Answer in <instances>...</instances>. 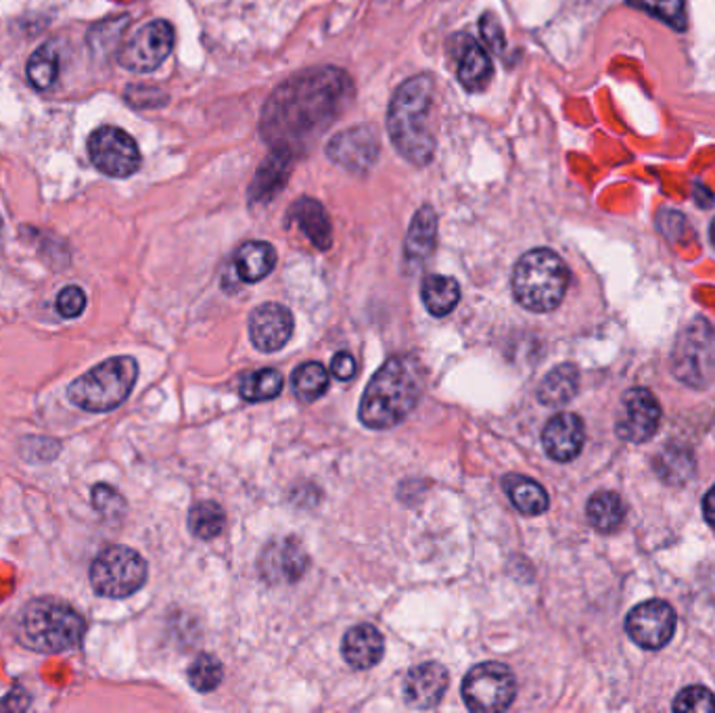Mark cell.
<instances>
[{
  "label": "cell",
  "mask_w": 715,
  "mask_h": 713,
  "mask_svg": "<svg viewBox=\"0 0 715 713\" xmlns=\"http://www.w3.org/2000/svg\"><path fill=\"white\" fill-rule=\"evenodd\" d=\"M434 103V78L419 73L406 80L391 97L387 130L401 157L415 166H427L434 159L436 140L427 130V118Z\"/></svg>",
  "instance_id": "obj_3"
},
{
  "label": "cell",
  "mask_w": 715,
  "mask_h": 713,
  "mask_svg": "<svg viewBox=\"0 0 715 713\" xmlns=\"http://www.w3.org/2000/svg\"><path fill=\"white\" fill-rule=\"evenodd\" d=\"M657 469L665 482H688L693 473V458L686 450L669 448L663 453V461H657Z\"/></svg>",
  "instance_id": "obj_35"
},
{
  "label": "cell",
  "mask_w": 715,
  "mask_h": 713,
  "mask_svg": "<svg viewBox=\"0 0 715 713\" xmlns=\"http://www.w3.org/2000/svg\"><path fill=\"white\" fill-rule=\"evenodd\" d=\"M225 522H227V517H225L222 506L211 503V501L197 503L189 511V529L195 538H218L225 529Z\"/></svg>",
  "instance_id": "obj_31"
},
{
  "label": "cell",
  "mask_w": 715,
  "mask_h": 713,
  "mask_svg": "<svg viewBox=\"0 0 715 713\" xmlns=\"http://www.w3.org/2000/svg\"><path fill=\"white\" fill-rule=\"evenodd\" d=\"M659 420L662 406L657 398L645 387H634L624 396L622 415L615 423V432L626 442L643 444L657 434Z\"/></svg>",
  "instance_id": "obj_13"
},
{
  "label": "cell",
  "mask_w": 715,
  "mask_h": 713,
  "mask_svg": "<svg viewBox=\"0 0 715 713\" xmlns=\"http://www.w3.org/2000/svg\"><path fill=\"white\" fill-rule=\"evenodd\" d=\"M137 379L139 365L135 358H107L106 363L92 366L82 377L70 383L68 398L73 406L87 413H109L126 402Z\"/></svg>",
  "instance_id": "obj_6"
},
{
  "label": "cell",
  "mask_w": 715,
  "mask_h": 713,
  "mask_svg": "<svg viewBox=\"0 0 715 713\" xmlns=\"http://www.w3.org/2000/svg\"><path fill=\"white\" fill-rule=\"evenodd\" d=\"M437 237V216L434 208L423 206L417 211V216L413 218V225L408 228L406 235V260L410 264H419V261L427 260L436 247Z\"/></svg>",
  "instance_id": "obj_23"
},
{
  "label": "cell",
  "mask_w": 715,
  "mask_h": 713,
  "mask_svg": "<svg viewBox=\"0 0 715 713\" xmlns=\"http://www.w3.org/2000/svg\"><path fill=\"white\" fill-rule=\"evenodd\" d=\"M222 679H225V667H222L220 660L211 653L197 655L189 667V682H191L192 689L199 693L216 691Z\"/></svg>",
  "instance_id": "obj_33"
},
{
  "label": "cell",
  "mask_w": 715,
  "mask_h": 713,
  "mask_svg": "<svg viewBox=\"0 0 715 713\" xmlns=\"http://www.w3.org/2000/svg\"><path fill=\"white\" fill-rule=\"evenodd\" d=\"M289 168H291V154L285 151H272V156L268 157L260 166L258 175L251 182V191H249V199L256 204H266L270 201L275 195H279L289 178Z\"/></svg>",
  "instance_id": "obj_21"
},
{
  "label": "cell",
  "mask_w": 715,
  "mask_h": 713,
  "mask_svg": "<svg viewBox=\"0 0 715 713\" xmlns=\"http://www.w3.org/2000/svg\"><path fill=\"white\" fill-rule=\"evenodd\" d=\"M379 137L370 126H354L337 135L327 147V156L349 172H367L379 157Z\"/></svg>",
  "instance_id": "obj_14"
},
{
  "label": "cell",
  "mask_w": 715,
  "mask_h": 713,
  "mask_svg": "<svg viewBox=\"0 0 715 713\" xmlns=\"http://www.w3.org/2000/svg\"><path fill=\"white\" fill-rule=\"evenodd\" d=\"M92 506L103 517H116V515H122L126 501L116 487L97 484L92 487Z\"/></svg>",
  "instance_id": "obj_37"
},
{
  "label": "cell",
  "mask_w": 715,
  "mask_h": 713,
  "mask_svg": "<svg viewBox=\"0 0 715 713\" xmlns=\"http://www.w3.org/2000/svg\"><path fill=\"white\" fill-rule=\"evenodd\" d=\"M579 387V373L574 365H560L553 368L540 387H538V398L546 406H563L567 402L574 400Z\"/></svg>",
  "instance_id": "obj_25"
},
{
  "label": "cell",
  "mask_w": 715,
  "mask_h": 713,
  "mask_svg": "<svg viewBox=\"0 0 715 713\" xmlns=\"http://www.w3.org/2000/svg\"><path fill=\"white\" fill-rule=\"evenodd\" d=\"M294 333V316L280 304H262L249 316V337L256 348L270 354L285 348Z\"/></svg>",
  "instance_id": "obj_15"
},
{
  "label": "cell",
  "mask_w": 715,
  "mask_h": 713,
  "mask_svg": "<svg viewBox=\"0 0 715 713\" xmlns=\"http://www.w3.org/2000/svg\"><path fill=\"white\" fill-rule=\"evenodd\" d=\"M331 373L339 382H349L356 375V360L349 351H337L332 356Z\"/></svg>",
  "instance_id": "obj_40"
},
{
  "label": "cell",
  "mask_w": 715,
  "mask_h": 713,
  "mask_svg": "<svg viewBox=\"0 0 715 713\" xmlns=\"http://www.w3.org/2000/svg\"><path fill=\"white\" fill-rule=\"evenodd\" d=\"M481 32H484V38L488 40L491 51H500V49H503L505 38H503V30H500V26H498L496 18H489V16H486L484 21H481Z\"/></svg>",
  "instance_id": "obj_41"
},
{
  "label": "cell",
  "mask_w": 715,
  "mask_h": 713,
  "mask_svg": "<svg viewBox=\"0 0 715 713\" xmlns=\"http://www.w3.org/2000/svg\"><path fill=\"white\" fill-rule=\"evenodd\" d=\"M584 423L572 413H558L550 418L542 432V444L546 454L557 463H569L584 448Z\"/></svg>",
  "instance_id": "obj_17"
},
{
  "label": "cell",
  "mask_w": 715,
  "mask_h": 713,
  "mask_svg": "<svg viewBox=\"0 0 715 713\" xmlns=\"http://www.w3.org/2000/svg\"><path fill=\"white\" fill-rule=\"evenodd\" d=\"M59 78V55L53 44H42L28 61V80L36 90H49Z\"/></svg>",
  "instance_id": "obj_32"
},
{
  "label": "cell",
  "mask_w": 715,
  "mask_h": 713,
  "mask_svg": "<svg viewBox=\"0 0 715 713\" xmlns=\"http://www.w3.org/2000/svg\"><path fill=\"white\" fill-rule=\"evenodd\" d=\"M674 712L709 713L715 712V696L705 686H688L674 701Z\"/></svg>",
  "instance_id": "obj_36"
},
{
  "label": "cell",
  "mask_w": 715,
  "mask_h": 713,
  "mask_svg": "<svg viewBox=\"0 0 715 713\" xmlns=\"http://www.w3.org/2000/svg\"><path fill=\"white\" fill-rule=\"evenodd\" d=\"M586 515L596 532L610 534L624 523L626 506L615 492H598L588 501Z\"/></svg>",
  "instance_id": "obj_26"
},
{
  "label": "cell",
  "mask_w": 715,
  "mask_h": 713,
  "mask_svg": "<svg viewBox=\"0 0 715 713\" xmlns=\"http://www.w3.org/2000/svg\"><path fill=\"white\" fill-rule=\"evenodd\" d=\"M712 241H714V247H715V220H714V225H712Z\"/></svg>",
  "instance_id": "obj_43"
},
{
  "label": "cell",
  "mask_w": 715,
  "mask_h": 713,
  "mask_svg": "<svg viewBox=\"0 0 715 713\" xmlns=\"http://www.w3.org/2000/svg\"><path fill=\"white\" fill-rule=\"evenodd\" d=\"M344 660L354 670H368L384 660V634L370 624H360L348 630L341 644Z\"/></svg>",
  "instance_id": "obj_19"
},
{
  "label": "cell",
  "mask_w": 715,
  "mask_h": 713,
  "mask_svg": "<svg viewBox=\"0 0 715 713\" xmlns=\"http://www.w3.org/2000/svg\"><path fill=\"white\" fill-rule=\"evenodd\" d=\"M88 157L99 172L111 178H128L140 168L137 140L116 126H101L90 135Z\"/></svg>",
  "instance_id": "obj_10"
},
{
  "label": "cell",
  "mask_w": 715,
  "mask_h": 713,
  "mask_svg": "<svg viewBox=\"0 0 715 713\" xmlns=\"http://www.w3.org/2000/svg\"><path fill=\"white\" fill-rule=\"evenodd\" d=\"M569 287L565 261L550 249H532L513 270V296L529 313H550Z\"/></svg>",
  "instance_id": "obj_5"
},
{
  "label": "cell",
  "mask_w": 715,
  "mask_h": 713,
  "mask_svg": "<svg viewBox=\"0 0 715 713\" xmlns=\"http://www.w3.org/2000/svg\"><path fill=\"white\" fill-rule=\"evenodd\" d=\"M241 398L247 402L275 400L282 392V375L275 368L247 373L239 385Z\"/></svg>",
  "instance_id": "obj_30"
},
{
  "label": "cell",
  "mask_w": 715,
  "mask_h": 713,
  "mask_svg": "<svg viewBox=\"0 0 715 713\" xmlns=\"http://www.w3.org/2000/svg\"><path fill=\"white\" fill-rule=\"evenodd\" d=\"M703 513H705V519L714 527L715 532V486L707 492V496L703 501Z\"/></svg>",
  "instance_id": "obj_42"
},
{
  "label": "cell",
  "mask_w": 715,
  "mask_h": 713,
  "mask_svg": "<svg viewBox=\"0 0 715 713\" xmlns=\"http://www.w3.org/2000/svg\"><path fill=\"white\" fill-rule=\"evenodd\" d=\"M277 264L275 247L266 241H247L235 254V270L245 283L266 279Z\"/></svg>",
  "instance_id": "obj_22"
},
{
  "label": "cell",
  "mask_w": 715,
  "mask_h": 713,
  "mask_svg": "<svg viewBox=\"0 0 715 713\" xmlns=\"http://www.w3.org/2000/svg\"><path fill=\"white\" fill-rule=\"evenodd\" d=\"M260 570L268 582H297L308 570V555L296 538L272 542L260 558Z\"/></svg>",
  "instance_id": "obj_18"
},
{
  "label": "cell",
  "mask_w": 715,
  "mask_h": 713,
  "mask_svg": "<svg viewBox=\"0 0 715 713\" xmlns=\"http://www.w3.org/2000/svg\"><path fill=\"white\" fill-rule=\"evenodd\" d=\"M425 373L417 358L394 356L367 385L360 402V420L368 429H391L419 404Z\"/></svg>",
  "instance_id": "obj_2"
},
{
  "label": "cell",
  "mask_w": 715,
  "mask_h": 713,
  "mask_svg": "<svg viewBox=\"0 0 715 713\" xmlns=\"http://www.w3.org/2000/svg\"><path fill=\"white\" fill-rule=\"evenodd\" d=\"M503 487L513 506L524 515H542L550 505L546 489L524 475H506Z\"/></svg>",
  "instance_id": "obj_24"
},
{
  "label": "cell",
  "mask_w": 715,
  "mask_h": 713,
  "mask_svg": "<svg viewBox=\"0 0 715 713\" xmlns=\"http://www.w3.org/2000/svg\"><path fill=\"white\" fill-rule=\"evenodd\" d=\"M517 695L515 674L503 663H481L463 682V699L471 712H505Z\"/></svg>",
  "instance_id": "obj_9"
},
{
  "label": "cell",
  "mask_w": 715,
  "mask_h": 713,
  "mask_svg": "<svg viewBox=\"0 0 715 713\" xmlns=\"http://www.w3.org/2000/svg\"><path fill=\"white\" fill-rule=\"evenodd\" d=\"M291 385L299 400L316 402L329 389V373L320 363H304L294 370Z\"/></svg>",
  "instance_id": "obj_29"
},
{
  "label": "cell",
  "mask_w": 715,
  "mask_h": 713,
  "mask_svg": "<svg viewBox=\"0 0 715 713\" xmlns=\"http://www.w3.org/2000/svg\"><path fill=\"white\" fill-rule=\"evenodd\" d=\"M351 95L346 71L315 68L280 85L262 113V135L275 151L296 154L327 130Z\"/></svg>",
  "instance_id": "obj_1"
},
{
  "label": "cell",
  "mask_w": 715,
  "mask_h": 713,
  "mask_svg": "<svg viewBox=\"0 0 715 713\" xmlns=\"http://www.w3.org/2000/svg\"><path fill=\"white\" fill-rule=\"evenodd\" d=\"M632 7L643 9L646 13L655 16L657 19L672 26L674 30H686V11H684V0H628Z\"/></svg>",
  "instance_id": "obj_34"
},
{
  "label": "cell",
  "mask_w": 715,
  "mask_h": 713,
  "mask_svg": "<svg viewBox=\"0 0 715 713\" xmlns=\"http://www.w3.org/2000/svg\"><path fill=\"white\" fill-rule=\"evenodd\" d=\"M289 220L304 230V235L312 241L316 249L325 251L332 244L331 218L325 206L310 197H301L289 209Z\"/></svg>",
  "instance_id": "obj_20"
},
{
  "label": "cell",
  "mask_w": 715,
  "mask_h": 713,
  "mask_svg": "<svg viewBox=\"0 0 715 713\" xmlns=\"http://www.w3.org/2000/svg\"><path fill=\"white\" fill-rule=\"evenodd\" d=\"M147 561L128 546H107L90 565V586L99 596L126 598L147 582Z\"/></svg>",
  "instance_id": "obj_7"
},
{
  "label": "cell",
  "mask_w": 715,
  "mask_h": 713,
  "mask_svg": "<svg viewBox=\"0 0 715 713\" xmlns=\"http://www.w3.org/2000/svg\"><path fill=\"white\" fill-rule=\"evenodd\" d=\"M450 684L448 670L439 663H420L404 679V701L413 710H431L446 695Z\"/></svg>",
  "instance_id": "obj_16"
},
{
  "label": "cell",
  "mask_w": 715,
  "mask_h": 713,
  "mask_svg": "<svg viewBox=\"0 0 715 713\" xmlns=\"http://www.w3.org/2000/svg\"><path fill=\"white\" fill-rule=\"evenodd\" d=\"M85 627L82 615L70 603L42 596L21 611L19 636L21 643L36 653L57 655L82 643Z\"/></svg>",
  "instance_id": "obj_4"
},
{
  "label": "cell",
  "mask_w": 715,
  "mask_h": 713,
  "mask_svg": "<svg viewBox=\"0 0 715 713\" xmlns=\"http://www.w3.org/2000/svg\"><path fill=\"white\" fill-rule=\"evenodd\" d=\"M54 306H57V313L63 318H78L87 308V294L78 285H70L59 291Z\"/></svg>",
  "instance_id": "obj_38"
},
{
  "label": "cell",
  "mask_w": 715,
  "mask_h": 713,
  "mask_svg": "<svg viewBox=\"0 0 715 713\" xmlns=\"http://www.w3.org/2000/svg\"><path fill=\"white\" fill-rule=\"evenodd\" d=\"M175 49V28L156 19L145 23L140 30L130 36L118 51V63L130 71L158 70Z\"/></svg>",
  "instance_id": "obj_11"
},
{
  "label": "cell",
  "mask_w": 715,
  "mask_h": 713,
  "mask_svg": "<svg viewBox=\"0 0 715 713\" xmlns=\"http://www.w3.org/2000/svg\"><path fill=\"white\" fill-rule=\"evenodd\" d=\"M126 99L132 107H156L161 105L159 101H166V97L159 92L158 88L147 87V85H135L126 90Z\"/></svg>",
  "instance_id": "obj_39"
},
{
  "label": "cell",
  "mask_w": 715,
  "mask_h": 713,
  "mask_svg": "<svg viewBox=\"0 0 715 713\" xmlns=\"http://www.w3.org/2000/svg\"><path fill=\"white\" fill-rule=\"evenodd\" d=\"M672 370L682 383L701 389L715 377V331L705 318H695L681 333L672 354Z\"/></svg>",
  "instance_id": "obj_8"
},
{
  "label": "cell",
  "mask_w": 715,
  "mask_h": 713,
  "mask_svg": "<svg viewBox=\"0 0 715 713\" xmlns=\"http://www.w3.org/2000/svg\"><path fill=\"white\" fill-rule=\"evenodd\" d=\"M626 630L638 646L659 651L674 638L676 613L663 601H646L629 611Z\"/></svg>",
  "instance_id": "obj_12"
},
{
  "label": "cell",
  "mask_w": 715,
  "mask_h": 713,
  "mask_svg": "<svg viewBox=\"0 0 715 713\" xmlns=\"http://www.w3.org/2000/svg\"><path fill=\"white\" fill-rule=\"evenodd\" d=\"M458 82L467 90H481L491 78V59L488 52L484 51L479 44H467V49L460 57L458 66Z\"/></svg>",
  "instance_id": "obj_28"
},
{
  "label": "cell",
  "mask_w": 715,
  "mask_h": 713,
  "mask_svg": "<svg viewBox=\"0 0 715 713\" xmlns=\"http://www.w3.org/2000/svg\"><path fill=\"white\" fill-rule=\"evenodd\" d=\"M423 304L434 316H448L460 301V287L456 280L441 275H431L423 280Z\"/></svg>",
  "instance_id": "obj_27"
}]
</instances>
